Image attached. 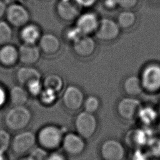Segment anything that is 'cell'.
Returning a JSON list of instances; mask_svg holds the SVG:
<instances>
[{"mask_svg": "<svg viewBox=\"0 0 160 160\" xmlns=\"http://www.w3.org/2000/svg\"><path fill=\"white\" fill-rule=\"evenodd\" d=\"M11 139L5 131L0 130V152H3L10 146Z\"/></svg>", "mask_w": 160, "mask_h": 160, "instance_id": "31", "label": "cell"}, {"mask_svg": "<svg viewBox=\"0 0 160 160\" xmlns=\"http://www.w3.org/2000/svg\"><path fill=\"white\" fill-rule=\"evenodd\" d=\"M42 81L44 88L51 89L57 93L59 92L64 86L62 78L56 73L48 74Z\"/></svg>", "mask_w": 160, "mask_h": 160, "instance_id": "23", "label": "cell"}, {"mask_svg": "<svg viewBox=\"0 0 160 160\" xmlns=\"http://www.w3.org/2000/svg\"><path fill=\"white\" fill-rule=\"evenodd\" d=\"M38 46L41 52L48 56H52L59 51L61 44L59 38L55 34L45 32L42 34Z\"/></svg>", "mask_w": 160, "mask_h": 160, "instance_id": "16", "label": "cell"}, {"mask_svg": "<svg viewBox=\"0 0 160 160\" xmlns=\"http://www.w3.org/2000/svg\"><path fill=\"white\" fill-rule=\"evenodd\" d=\"M25 88L29 94L32 96H39L44 88L41 79L34 80L28 83Z\"/></svg>", "mask_w": 160, "mask_h": 160, "instance_id": "28", "label": "cell"}, {"mask_svg": "<svg viewBox=\"0 0 160 160\" xmlns=\"http://www.w3.org/2000/svg\"><path fill=\"white\" fill-rule=\"evenodd\" d=\"M100 104V100L97 96L90 95L84 99L82 106L84 108V111L94 114L98 111Z\"/></svg>", "mask_w": 160, "mask_h": 160, "instance_id": "26", "label": "cell"}, {"mask_svg": "<svg viewBox=\"0 0 160 160\" xmlns=\"http://www.w3.org/2000/svg\"><path fill=\"white\" fill-rule=\"evenodd\" d=\"M42 75L39 69L33 66L22 65L16 72V79L18 84L25 87L28 83L41 79Z\"/></svg>", "mask_w": 160, "mask_h": 160, "instance_id": "17", "label": "cell"}, {"mask_svg": "<svg viewBox=\"0 0 160 160\" xmlns=\"http://www.w3.org/2000/svg\"><path fill=\"white\" fill-rule=\"evenodd\" d=\"M137 16L132 10L122 9L118 15L116 22L121 29H129L136 23Z\"/></svg>", "mask_w": 160, "mask_h": 160, "instance_id": "22", "label": "cell"}, {"mask_svg": "<svg viewBox=\"0 0 160 160\" xmlns=\"http://www.w3.org/2000/svg\"><path fill=\"white\" fill-rule=\"evenodd\" d=\"M78 1L82 8L91 7L93 6L96 1V0H78Z\"/></svg>", "mask_w": 160, "mask_h": 160, "instance_id": "35", "label": "cell"}, {"mask_svg": "<svg viewBox=\"0 0 160 160\" xmlns=\"http://www.w3.org/2000/svg\"><path fill=\"white\" fill-rule=\"evenodd\" d=\"M19 62L22 65L33 66L40 59L41 51L37 44H24L18 48Z\"/></svg>", "mask_w": 160, "mask_h": 160, "instance_id": "15", "label": "cell"}, {"mask_svg": "<svg viewBox=\"0 0 160 160\" xmlns=\"http://www.w3.org/2000/svg\"><path fill=\"white\" fill-rule=\"evenodd\" d=\"M6 98V92L4 89L0 85V105L2 104Z\"/></svg>", "mask_w": 160, "mask_h": 160, "instance_id": "37", "label": "cell"}, {"mask_svg": "<svg viewBox=\"0 0 160 160\" xmlns=\"http://www.w3.org/2000/svg\"><path fill=\"white\" fill-rule=\"evenodd\" d=\"M36 136L37 143L44 150L54 151L61 146L64 132L60 127L48 124L42 127Z\"/></svg>", "mask_w": 160, "mask_h": 160, "instance_id": "2", "label": "cell"}, {"mask_svg": "<svg viewBox=\"0 0 160 160\" xmlns=\"http://www.w3.org/2000/svg\"><path fill=\"white\" fill-rule=\"evenodd\" d=\"M104 4L106 9H112L118 6L116 0H105Z\"/></svg>", "mask_w": 160, "mask_h": 160, "instance_id": "34", "label": "cell"}, {"mask_svg": "<svg viewBox=\"0 0 160 160\" xmlns=\"http://www.w3.org/2000/svg\"><path fill=\"white\" fill-rule=\"evenodd\" d=\"M122 89L128 96L135 98L139 96L144 91L140 77L136 75L126 77L122 82Z\"/></svg>", "mask_w": 160, "mask_h": 160, "instance_id": "20", "label": "cell"}, {"mask_svg": "<svg viewBox=\"0 0 160 160\" xmlns=\"http://www.w3.org/2000/svg\"><path fill=\"white\" fill-rule=\"evenodd\" d=\"M84 96L81 89L74 84L69 85L64 91L62 102L66 109L70 111H76L83 105Z\"/></svg>", "mask_w": 160, "mask_h": 160, "instance_id": "9", "label": "cell"}, {"mask_svg": "<svg viewBox=\"0 0 160 160\" xmlns=\"http://www.w3.org/2000/svg\"><path fill=\"white\" fill-rule=\"evenodd\" d=\"M74 128L76 133L84 139H89L92 138L97 131L98 120L94 114L84 111L75 118Z\"/></svg>", "mask_w": 160, "mask_h": 160, "instance_id": "4", "label": "cell"}, {"mask_svg": "<svg viewBox=\"0 0 160 160\" xmlns=\"http://www.w3.org/2000/svg\"><path fill=\"white\" fill-rule=\"evenodd\" d=\"M158 114L156 110L151 107H142L138 118L146 124L152 123L157 118Z\"/></svg>", "mask_w": 160, "mask_h": 160, "instance_id": "25", "label": "cell"}, {"mask_svg": "<svg viewBox=\"0 0 160 160\" xmlns=\"http://www.w3.org/2000/svg\"><path fill=\"white\" fill-rule=\"evenodd\" d=\"M5 17L6 21L12 27L21 28L29 22L31 15L28 9L23 5L12 3L7 6Z\"/></svg>", "mask_w": 160, "mask_h": 160, "instance_id": "6", "label": "cell"}, {"mask_svg": "<svg viewBox=\"0 0 160 160\" xmlns=\"http://www.w3.org/2000/svg\"><path fill=\"white\" fill-rule=\"evenodd\" d=\"M46 160H66V159L62 153L54 151L47 156Z\"/></svg>", "mask_w": 160, "mask_h": 160, "instance_id": "33", "label": "cell"}, {"mask_svg": "<svg viewBox=\"0 0 160 160\" xmlns=\"http://www.w3.org/2000/svg\"><path fill=\"white\" fill-rule=\"evenodd\" d=\"M7 6L3 0H0V20L5 16Z\"/></svg>", "mask_w": 160, "mask_h": 160, "instance_id": "36", "label": "cell"}, {"mask_svg": "<svg viewBox=\"0 0 160 160\" xmlns=\"http://www.w3.org/2000/svg\"><path fill=\"white\" fill-rule=\"evenodd\" d=\"M61 146L66 154L76 156L83 152L86 144L84 139L78 133L68 132L64 134Z\"/></svg>", "mask_w": 160, "mask_h": 160, "instance_id": "12", "label": "cell"}, {"mask_svg": "<svg viewBox=\"0 0 160 160\" xmlns=\"http://www.w3.org/2000/svg\"><path fill=\"white\" fill-rule=\"evenodd\" d=\"M19 62L18 48L11 43L0 46V64L5 68L15 66Z\"/></svg>", "mask_w": 160, "mask_h": 160, "instance_id": "19", "label": "cell"}, {"mask_svg": "<svg viewBox=\"0 0 160 160\" xmlns=\"http://www.w3.org/2000/svg\"><path fill=\"white\" fill-rule=\"evenodd\" d=\"M32 119L31 111L25 106H12L6 112L4 118L5 126L13 132L23 131Z\"/></svg>", "mask_w": 160, "mask_h": 160, "instance_id": "1", "label": "cell"}, {"mask_svg": "<svg viewBox=\"0 0 160 160\" xmlns=\"http://www.w3.org/2000/svg\"><path fill=\"white\" fill-rule=\"evenodd\" d=\"M74 54L81 58L92 56L97 48L96 42L90 35H82L72 44Z\"/></svg>", "mask_w": 160, "mask_h": 160, "instance_id": "14", "label": "cell"}, {"mask_svg": "<svg viewBox=\"0 0 160 160\" xmlns=\"http://www.w3.org/2000/svg\"><path fill=\"white\" fill-rule=\"evenodd\" d=\"M81 36H82V34L74 26L73 27L68 28L64 33L65 39H66L68 41L71 42V44H72Z\"/></svg>", "mask_w": 160, "mask_h": 160, "instance_id": "30", "label": "cell"}, {"mask_svg": "<svg viewBox=\"0 0 160 160\" xmlns=\"http://www.w3.org/2000/svg\"><path fill=\"white\" fill-rule=\"evenodd\" d=\"M100 154L103 160H122L125 156V149L119 141L108 139L102 143Z\"/></svg>", "mask_w": 160, "mask_h": 160, "instance_id": "11", "label": "cell"}, {"mask_svg": "<svg viewBox=\"0 0 160 160\" xmlns=\"http://www.w3.org/2000/svg\"><path fill=\"white\" fill-rule=\"evenodd\" d=\"M58 93L55 91L46 88H43L39 97L41 102L46 106L52 105L57 99Z\"/></svg>", "mask_w": 160, "mask_h": 160, "instance_id": "27", "label": "cell"}, {"mask_svg": "<svg viewBox=\"0 0 160 160\" xmlns=\"http://www.w3.org/2000/svg\"><path fill=\"white\" fill-rule=\"evenodd\" d=\"M159 113H160V111H159Z\"/></svg>", "mask_w": 160, "mask_h": 160, "instance_id": "38", "label": "cell"}, {"mask_svg": "<svg viewBox=\"0 0 160 160\" xmlns=\"http://www.w3.org/2000/svg\"><path fill=\"white\" fill-rule=\"evenodd\" d=\"M20 29L19 38L22 43L36 44L38 42L42 35L41 29L38 25L29 22Z\"/></svg>", "mask_w": 160, "mask_h": 160, "instance_id": "18", "label": "cell"}, {"mask_svg": "<svg viewBox=\"0 0 160 160\" xmlns=\"http://www.w3.org/2000/svg\"><path fill=\"white\" fill-rule=\"evenodd\" d=\"M142 108L141 102L134 97H126L119 101L116 106L118 116L123 120L132 121L138 118Z\"/></svg>", "mask_w": 160, "mask_h": 160, "instance_id": "8", "label": "cell"}, {"mask_svg": "<svg viewBox=\"0 0 160 160\" xmlns=\"http://www.w3.org/2000/svg\"><path fill=\"white\" fill-rule=\"evenodd\" d=\"M144 91L150 94L160 91V63L152 62L142 68L139 76Z\"/></svg>", "mask_w": 160, "mask_h": 160, "instance_id": "3", "label": "cell"}, {"mask_svg": "<svg viewBox=\"0 0 160 160\" xmlns=\"http://www.w3.org/2000/svg\"><path fill=\"white\" fill-rule=\"evenodd\" d=\"M36 136L30 131H21L11 139L10 147L16 155H23L30 151L35 146Z\"/></svg>", "mask_w": 160, "mask_h": 160, "instance_id": "5", "label": "cell"}, {"mask_svg": "<svg viewBox=\"0 0 160 160\" xmlns=\"http://www.w3.org/2000/svg\"><path fill=\"white\" fill-rule=\"evenodd\" d=\"M121 32V28L116 21L109 18L99 19L94 32L97 39L102 42H111L116 39Z\"/></svg>", "mask_w": 160, "mask_h": 160, "instance_id": "7", "label": "cell"}, {"mask_svg": "<svg viewBox=\"0 0 160 160\" xmlns=\"http://www.w3.org/2000/svg\"><path fill=\"white\" fill-rule=\"evenodd\" d=\"M56 13L64 21H75L81 14L82 6L78 0H59L56 4Z\"/></svg>", "mask_w": 160, "mask_h": 160, "instance_id": "10", "label": "cell"}, {"mask_svg": "<svg viewBox=\"0 0 160 160\" xmlns=\"http://www.w3.org/2000/svg\"><path fill=\"white\" fill-rule=\"evenodd\" d=\"M8 96L12 106H25L28 101L29 94L25 87L18 84L11 88Z\"/></svg>", "mask_w": 160, "mask_h": 160, "instance_id": "21", "label": "cell"}, {"mask_svg": "<svg viewBox=\"0 0 160 160\" xmlns=\"http://www.w3.org/2000/svg\"><path fill=\"white\" fill-rule=\"evenodd\" d=\"M12 28L6 21L0 20V46L11 43L13 36Z\"/></svg>", "mask_w": 160, "mask_h": 160, "instance_id": "24", "label": "cell"}, {"mask_svg": "<svg viewBox=\"0 0 160 160\" xmlns=\"http://www.w3.org/2000/svg\"><path fill=\"white\" fill-rule=\"evenodd\" d=\"M118 7L121 8L122 9L132 10L135 8L139 0H116Z\"/></svg>", "mask_w": 160, "mask_h": 160, "instance_id": "32", "label": "cell"}, {"mask_svg": "<svg viewBox=\"0 0 160 160\" xmlns=\"http://www.w3.org/2000/svg\"><path fill=\"white\" fill-rule=\"evenodd\" d=\"M99 21V19L95 12L91 11L81 12L76 19L74 26L82 35L91 36L95 32Z\"/></svg>", "mask_w": 160, "mask_h": 160, "instance_id": "13", "label": "cell"}, {"mask_svg": "<svg viewBox=\"0 0 160 160\" xmlns=\"http://www.w3.org/2000/svg\"><path fill=\"white\" fill-rule=\"evenodd\" d=\"M148 142V150L152 158H160V138H151Z\"/></svg>", "mask_w": 160, "mask_h": 160, "instance_id": "29", "label": "cell"}]
</instances>
